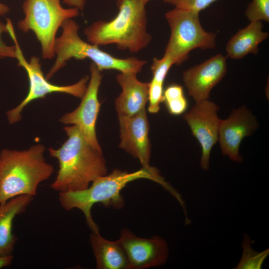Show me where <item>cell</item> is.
<instances>
[{
    "label": "cell",
    "instance_id": "cell-24",
    "mask_svg": "<svg viewBox=\"0 0 269 269\" xmlns=\"http://www.w3.org/2000/svg\"><path fill=\"white\" fill-rule=\"evenodd\" d=\"M217 0H163L175 8L199 13Z\"/></svg>",
    "mask_w": 269,
    "mask_h": 269
},
{
    "label": "cell",
    "instance_id": "cell-19",
    "mask_svg": "<svg viewBox=\"0 0 269 269\" xmlns=\"http://www.w3.org/2000/svg\"><path fill=\"white\" fill-rule=\"evenodd\" d=\"M253 242L249 236L244 234L242 248L243 253L241 259L236 269H260L269 255V249L262 252L254 251L252 247Z\"/></svg>",
    "mask_w": 269,
    "mask_h": 269
},
{
    "label": "cell",
    "instance_id": "cell-2",
    "mask_svg": "<svg viewBox=\"0 0 269 269\" xmlns=\"http://www.w3.org/2000/svg\"><path fill=\"white\" fill-rule=\"evenodd\" d=\"M68 138L60 147L48 148L56 158L59 169L51 188L59 193L82 190L99 176L107 174L102 150L90 144L74 125L64 128Z\"/></svg>",
    "mask_w": 269,
    "mask_h": 269
},
{
    "label": "cell",
    "instance_id": "cell-8",
    "mask_svg": "<svg viewBox=\"0 0 269 269\" xmlns=\"http://www.w3.org/2000/svg\"><path fill=\"white\" fill-rule=\"evenodd\" d=\"M6 25L8 33L12 39L15 47V59L18 61L17 65L25 70L29 81V89L26 96L17 107L7 112V118L10 124L15 123L21 119V113L28 104L35 100L43 99L48 94L61 93L68 94L81 99L83 97L89 80L88 76L82 78L77 83L70 85L60 86L50 83L44 76L38 57L34 56L30 58L29 61L25 59L10 19H6Z\"/></svg>",
    "mask_w": 269,
    "mask_h": 269
},
{
    "label": "cell",
    "instance_id": "cell-3",
    "mask_svg": "<svg viewBox=\"0 0 269 269\" xmlns=\"http://www.w3.org/2000/svg\"><path fill=\"white\" fill-rule=\"evenodd\" d=\"M145 4L141 0H117L119 11L113 19L95 21L85 29L88 42L98 46L115 44L133 53L145 48L152 39L146 28Z\"/></svg>",
    "mask_w": 269,
    "mask_h": 269
},
{
    "label": "cell",
    "instance_id": "cell-9",
    "mask_svg": "<svg viewBox=\"0 0 269 269\" xmlns=\"http://www.w3.org/2000/svg\"><path fill=\"white\" fill-rule=\"evenodd\" d=\"M90 81L80 104L74 111L64 115L60 121L77 127L90 144L102 150L96 135V124L101 106L98 95L103 76L93 62L90 65Z\"/></svg>",
    "mask_w": 269,
    "mask_h": 269
},
{
    "label": "cell",
    "instance_id": "cell-6",
    "mask_svg": "<svg viewBox=\"0 0 269 269\" xmlns=\"http://www.w3.org/2000/svg\"><path fill=\"white\" fill-rule=\"evenodd\" d=\"M60 0H24L22 4L24 17L17 22V27L24 33L34 32L40 43L44 59H52L55 56L56 35L64 21L79 14L77 8H64Z\"/></svg>",
    "mask_w": 269,
    "mask_h": 269
},
{
    "label": "cell",
    "instance_id": "cell-16",
    "mask_svg": "<svg viewBox=\"0 0 269 269\" xmlns=\"http://www.w3.org/2000/svg\"><path fill=\"white\" fill-rule=\"evenodd\" d=\"M33 199L32 196L20 195L0 205V256L12 254L17 241L12 232L14 219L25 212Z\"/></svg>",
    "mask_w": 269,
    "mask_h": 269
},
{
    "label": "cell",
    "instance_id": "cell-5",
    "mask_svg": "<svg viewBox=\"0 0 269 269\" xmlns=\"http://www.w3.org/2000/svg\"><path fill=\"white\" fill-rule=\"evenodd\" d=\"M61 34L56 37L54 51L56 56L53 65L46 75L50 79L59 70L66 65L72 58L91 59L100 71L116 70L121 72L138 73L147 63L136 57L119 58L99 48V46L86 42L79 36V25L72 19L66 20L62 23Z\"/></svg>",
    "mask_w": 269,
    "mask_h": 269
},
{
    "label": "cell",
    "instance_id": "cell-17",
    "mask_svg": "<svg viewBox=\"0 0 269 269\" xmlns=\"http://www.w3.org/2000/svg\"><path fill=\"white\" fill-rule=\"evenodd\" d=\"M261 21L250 22L245 28L240 29L228 41L226 51L227 56L233 59H241L250 53L256 54L259 44L269 36L263 31Z\"/></svg>",
    "mask_w": 269,
    "mask_h": 269
},
{
    "label": "cell",
    "instance_id": "cell-14",
    "mask_svg": "<svg viewBox=\"0 0 269 269\" xmlns=\"http://www.w3.org/2000/svg\"><path fill=\"white\" fill-rule=\"evenodd\" d=\"M227 71L226 58L219 53L183 73V83L195 103L209 100L212 89Z\"/></svg>",
    "mask_w": 269,
    "mask_h": 269
},
{
    "label": "cell",
    "instance_id": "cell-15",
    "mask_svg": "<svg viewBox=\"0 0 269 269\" xmlns=\"http://www.w3.org/2000/svg\"><path fill=\"white\" fill-rule=\"evenodd\" d=\"M116 79L122 88L115 101L118 116H132L145 109L148 102L149 83L140 81L133 72H121L116 76Z\"/></svg>",
    "mask_w": 269,
    "mask_h": 269
},
{
    "label": "cell",
    "instance_id": "cell-26",
    "mask_svg": "<svg viewBox=\"0 0 269 269\" xmlns=\"http://www.w3.org/2000/svg\"><path fill=\"white\" fill-rule=\"evenodd\" d=\"M63 3L77 8L82 11L85 4V0H63Z\"/></svg>",
    "mask_w": 269,
    "mask_h": 269
},
{
    "label": "cell",
    "instance_id": "cell-23",
    "mask_svg": "<svg viewBox=\"0 0 269 269\" xmlns=\"http://www.w3.org/2000/svg\"><path fill=\"white\" fill-rule=\"evenodd\" d=\"M173 64L171 58L165 54L160 59L154 58L151 66V70L153 75L152 79L164 84L165 77L170 68Z\"/></svg>",
    "mask_w": 269,
    "mask_h": 269
},
{
    "label": "cell",
    "instance_id": "cell-12",
    "mask_svg": "<svg viewBox=\"0 0 269 269\" xmlns=\"http://www.w3.org/2000/svg\"><path fill=\"white\" fill-rule=\"evenodd\" d=\"M255 116L244 106L234 109L228 118L220 120L218 140L223 155L240 163L243 160L239 147L243 139L251 135L258 128Z\"/></svg>",
    "mask_w": 269,
    "mask_h": 269
},
{
    "label": "cell",
    "instance_id": "cell-21",
    "mask_svg": "<svg viewBox=\"0 0 269 269\" xmlns=\"http://www.w3.org/2000/svg\"><path fill=\"white\" fill-rule=\"evenodd\" d=\"M245 15L250 21H269V0H252L249 3Z\"/></svg>",
    "mask_w": 269,
    "mask_h": 269
},
{
    "label": "cell",
    "instance_id": "cell-4",
    "mask_svg": "<svg viewBox=\"0 0 269 269\" xmlns=\"http://www.w3.org/2000/svg\"><path fill=\"white\" fill-rule=\"evenodd\" d=\"M41 144L23 150L3 149L0 153V205L20 195L34 196L39 185L54 172Z\"/></svg>",
    "mask_w": 269,
    "mask_h": 269
},
{
    "label": "cell",
    "instance_id": "cell-25",
    "mask_svg": "<svg viewBox=\"0 0 269 269\" xmlns=\"http://www.w3.org/2000/svg\"><path fill=\"white\" fill-rule=\"evenodd\" d=\"M4 32L8 33L6 25L0 22V59L15 58V46H8L1 39V35Z\"/></svg>",
    "mask_w": 269,
    "mask_h": 269
},
{
    "label": "cell",
    "instance_id": "cell-10",
    "mask_svg": "<svg viewBox=\"0 0 269 269\" xmlns=\"http://www.w3.org/2000/svg\"><path fill=\"white\" fill-rule=\"evenodd\" d=\"M219 106L209 100L195 103L183 116L192 134L201 145L202 155L200 167L209 169V160L212 147L218 140L220 120L217 115Z\"/></svg>",
    "mask_w": 269,
    "mask_h": 269
},
{
    "label": "cell",
    "instance_id": "cell-22",
    "mask_svg": "<svg viewBox=\"0 0 269 269\" xmlns=\"http://www.w3.org/2000/svg\"><path fill=\"white\" fill-rule=\"evenodd\" d=\"M163 84L151 80L149 82L148 91L149 113H157L160 110V105L163 100Z\"/></svg>",
    "mask_w": 269,
    "mask_h": 269
},
{
    "label": "cell",
    "instance_id": "cell-29",
    "mask_svg": "<svg viewBox=\"0 0 269 269\" xmlns=\"http://www.w3.org/2000/svg\"><path fill=\"white\" fill-rule=\"evenodd\" d=\"M143 2H144L145 4H146V3L149 1V0H141Z\"/></svg>",
    "mask_w": 269,
    "mask_h": 269
},
{
    "label": "cell",
    "instance_id": "cell-11",
    "mask_svg": "<svg viewBox=\"0 0 269 269\" xmlns=\"http://www.w3.org/2000/svg\"><path fill=\"white\" fill-rule=\"evenodd\" d=\"M118 241L125 251L129 269L159 267L165 263L168 258L167 244L159 236L142 238L124 229Z\"/></svg>",
    "mask_w": 269,
    "mask_h": 269
},
{
    "label": "cell",
    "instance_id": "cell-7",
    "mask_svg": "<svg viewBox=\"0 0 269 269\" xmlns=\"http://www.w3.org/2000/svg\"><path fill=\"white\" fill-rule=\"evenodd\" d=\"M199 14L175 7L165 14L170 35L164 54L171 58L174 64L184 62L194 49L206 50L216 46V33L203 29Z\"/></svg>",
    "mask_w": 269,
    "mask_h": 269
},
{
    "label": "cell",
    "instance_id": "cell-18",
    "mask_svg": "<svg viewBox=\"0 0 269 269\" xmlns=\"http://www.w3.org/2000/svg\"><path fill=\"white\" fill-rule=\"evenodd\" d=\"M90 242L98 269H129L124 249L118 241H109L92 232Z\"/></svg>",
    "mask_w": 269,
    "mask_h": 269
},
{
    "label": "cell",
    "instance_id": "cell-13",
    "mask_svg": "<svg viewBox=\"0 0 269 269\" xmlns=\"http://www.w3.org/2000/svg\"><path fill=\"white\" fill-rule=\"evenodd\" d=\"M118 116L121 140L119 147L138 159L142 167L150 168L151 144L145 109L132 116Z\"/></svg>",
    "mask_w": 269,
    "mask_h": 269
},
{
    "label": "cell",
    "instance_id": "cell-20",
    "mask_svg": "<svg viewBox=\"0 0 269 269\" xmlns=\"http://www.w3.org/2000/svg\"><path fill=\"white\" fill-rule=\"evenodd\" d=\"M169 113L175 116L183 114L188 107L183 87L181 85L172 84L163 91V100Z\"/></svg>",
    "mask_w": 269,
    "mask_h": 269
},
{
    "label": "cell",
    "instance_id": "cell-27",
    "mask_svg": "<svg viewBox=\"0 0 269 269\" xmlns=\"http://www.w3.org/2000/svg\"><path fill=\"white\" fill-rule=\"evenodd\" d=\"M14 256L10 255L5 256H0V269L7 267L10 266L12 263Z\"/></svg>",
    "mask_w": 269,
    "mask_h": 269
},
{
    "label": "cell",
    "instance_id": "cell-28",
    "mask_svg": "<svg viewBox=\"0 0 269 269\" xmlns=\"http://www.w3.org/2000/svg\"><path fill=\"white\" fill-rule=\"evenodd\" d=\"M9 9V7L7 5L0 2V15L6 14Z\"/></svg>",
    "mask_w": 269,
    "mask_h": 269
},
{
    "label": "cell",
    "instance_id": "cell-1",
    "mask_svg": "<svg viewBox=\"0 0 269 269\" xmlns=\"http://www.w3.org/2000/svg\"><path fill=\"white\" fill-rule=\"evenodd\" d=\"M139 179L152 180L162 186L175 198L180 193L161 176L154 167L145 168L132 172L114 169L109 174L99 176L85 189L73 192L59 193V202L63 209L70 211L78 209L84 215L86 223L92 232L100 233L91 214L94 205L101 203L106 207L120 209L125 205L121 193L130 182Z\"/></svg>",
    "mask_w": 269,
    "mask_h": 269
}]
</instances>
